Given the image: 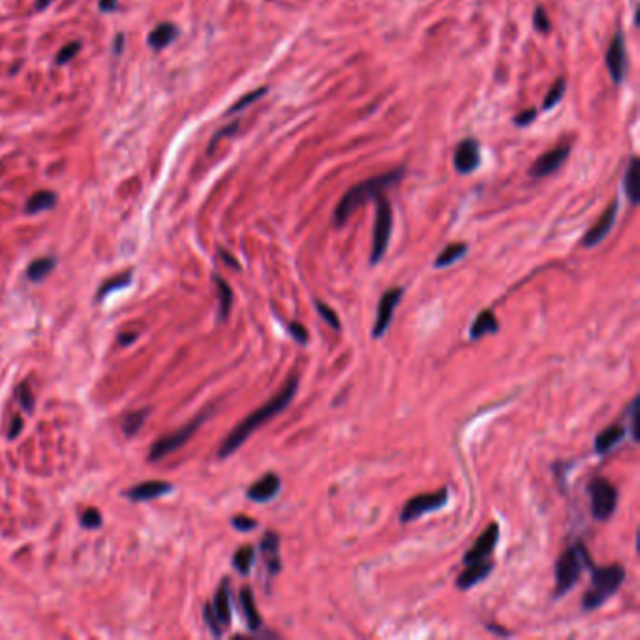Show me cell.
I'll return each mask as SVG.
<instances>
[{"label":"cell","instance_id":"cell-1","mask_svg":"<svg viewBox=\"0 0 640 640\" xmlns=\"http://www.w3.org/2000/svg\"><path fill=\"white\" fill-rule=\"evenodd\" d=\"M298 391V378L293 374L290 379H287V383L284 385V389L280 391L278 394H274L272 398H270L265 406H261L259 409H255L252 413L248 415L244 421L237 424L235 428L231 430V434L224 439V444L220 445V451H218V459H227L229 455L239 449L240 445L246 441L248 437L254 434L255 430L259 428L261 424L265 422H269L272 417H277L284 411L285 407L290 406L291 400L295 398V394Z\"/></svg>","mask_w":640,"mask_h":640},{"label":"cell","instance_id":"cell-2","mask_svg":"<svg viewBox=\"0 0 640 640\" xmlns=\"http://www.w3.org/2000/svg\"><path fill=\"white\" fill-rule=\"evenodd\" d=\"M404 175H406V169L398 168L394 169V171H389V173H381L376 175V177H370V179H366L361 184H357L351 190H348L344 197L338 201L335 209V226H344L346 222L349 220V216L353 214V212L359 209V207H363L366 201H370V199H376L379 194H383L389 186H393L396 182H400L404 179Z\"/></svg>","mask_w":640,"mask_h":640},{"label":"cell","instance_id":"cell-3","mask_svg":"<svg viewBox=\"0 0 640 640\" xmlns=\"http://www.w3.org/2000/svg\"><path fill=\"white\" fill-rule=\"evenodd\" d=\"M591 571V586L584 593L582 599V609L584 611H596L597 606L611 599L618 588L626 580V571L619 565H611V567H596L593 563L589 565Z\"/></svg>","mask_w":640,"mask_h":640},{"label":"cell","instance_id":"cell-4","mask_svg":"<svg viewBox=\"0 0 640 640\" xmlns=\"http://www.w3.org/2000/svg\"><path fill=\"white\" fill-rule=\"evenodd\" d=\"M591 563L593 561L589 558V552L582 541L569 546L560 556V560L556 561V591H554L556 597L565 596L580 578L582 571L588 569Z\"/></svg>","mask_w":640,"mask_h":640},{"label":"cell","instance_id":"cell-5","mask_svg":"<svg viewBox=\"0 0 640 640\" xmlns=\"http://www.w3.org/2000/svg\"><path fill=\"white\" fill-rule=\"evenodd\" d=\"M393 233V209L391 203L383 194L376 197V222H374V235H372V250H370V263L378 265L391 240Z\"/></svg>","mask_w":640,"mask_h":640},{"label":"cell","instance_id":"cell-6","mask_svg":"<svg viewBox=\"0 0 640 640\" xmlns=\"http://www.w3.org/2000/svg\"><path fill=\"white\" fill-rule=\"evenodd\" d=\"M203 616L214 637H222L224 629L229 627V624H231V591H229L227 578H224L220 588L216 589L212 604H205Z\"/></svg>","mask_w":640,"mask_h":640},{"label":"cell","instance_id":"cell-7","mask_svg":"<svg viewBox=\"0 0 640 640\" xmlns=\"http://www.w3.org/2000/svg\"><path fill=\"white\" fill-rule=\"evenodd\" d=\"M589 503H591V515L596 520H609L616 511L618 503V492L611 481L604 477H596L589 481L588 485Z\"/></svg>","mask_w":640,"mask_h":640},{"label":"cell","instance_id":"cell-8","mask_svg":"<svg viewBox=\"0 0 640 640\" xmlns=\"http://www.w3.org/2000/svg\"><path fill=\"white\" fill-rule=\"evenodd\" d=\"M207 417H209V411H203V413H199V417H196V419L192 422H188V424H184V426L177 430V432L160 437V439L153 445L151 452H149V460H151V462H158V460L168 457V455L175 452L177 449H181L182 445L186 444L190 437L196 434L197 428L203 424V421Z\"/></svg>","mask_w":640,"mask_h":640},{"label":"cell","instance_id":"cell-9","mask_svg":"<svg viewBox=\"0 0 640 640\" xmlns=\"http://www.w3.org/2000/svg\"><path fill=\"white\" fill-rule=\"evenodd\" d=\"M447 500H449V490L447 488H441V490H437L434 494L413 496L411 500H407L404 509H402L400 522L407 524L411 522V520H417V518L426 515V513L444 509L445 505H447Z\"/></svg>","mask_w":640,"mask_h":640},{"label":"cell","instance_id":"cell-10","mask_svg":"<svg viewBox=\"0 0 640 640\" xmlns=\"http://www.w3.org/2000/svg\"><path fill=\"white\" fill-rule=\"evenodd\" d=\"M498 539H500V526L496 522H492L487 530L481 533V537L473 543L472 548L465 552V565H472V563H479V561L487 560L488 556L494 552L496 545H498Z\"/></svg>","mask_w":640,"mask_h":640},{"label":"cell","instance_id":"cell-11","mask_svg":"<svg viewBox=\"0 0 640 640\" xmlns=\"http://www.w3.org/2000/svg\"><path fill=\"white\" fill-rule=\"evenodd\" d=\"M402 293H404L402 287H393V290L385 291V293L381 295V300H379L378 306V318H376L374 331H372L374 338H381V336L387 333V329L391 325V320H393L394 308L400 303Z\"/></svg>","mask_w":640,"mask_h":640},{"label":"cell","instance_id":"cell-12","mask_svg":"<svg viewBox=\"0 0 640 640\" xmlns=\"http://www.w3.org/2000/svg\"><path fill=\"white\" fill-rule=\"evenodd\" d=\"M606 68L611 72L612 81L618 85L626 75V42H624V34L616 32L612 38L611 45L606 49V57H604Z\"/></svg>","mask_w":640,"mask_h":640},{"label":"cell","instance_id":"cell-13","mask_svg":"<svg viewBox=\"0 0 640 640\" xmlns=\"http://www.w3.org/2000/svg\"><path fill=\"white\" fill-rule=\"evenodd\" d=\"M616 216H618V201H612V203L606 207V211L603 212V216L597 220L596 224L589 227V231L584 235L582 246H597V244L611 233V229L614 227V222H616Z\"/></svg>","mask_w":640,"mask_h":640},{"label":"cell","instance_id":"cell-14","mask_svg":"<svg viewBox=\"0 0 640 640\" xmlns=\"http://www.w3.org/2000/svg\"><path fill=\"white\" fill-rule=\"evenodd\" d=\"M479 143H477L475 139L468 138L457 146V153H455V168H457L459 173L470 175L479 166Z\"/></svg>","mask_w":640,"mask_h":640},{"label":"cell","instance_id":"cell-15","mask_svg":"<svg viewBox=\"0 0 640 640\" xmlns=\"http://www.w3.org/2000/svg\"><path fill=\"white\" fill-rule=\"evenodd\" d=\"M569 156V146H558V149H552V151H548L545 153L541 158H539L533 166H531L530 173L531 177H535V179H541V177H548V175H552L554 171H558L561 168V164L567 160Z\"/></svg>","mask_w":640,"mask_h":640},{"label":"cell","instance_id":"cell-16","mask_svg":"<svg viewBox=\"0 0 640 640\" xmlns=\"http://www.w3.org/2000/svg\"><path fill=\"white\" fill-rule=\"evenodd\" d=\"M171 490H173V485L168 481H145V483L126 490L124 496L131 502H149V500H156L160 496L169 494Z\"/></svg>","mask_w":640,"mask_h":640},{"label":"cell","instance_id":"cell-17","mask_svg":"<svg viewBox=\"0 0 640 640\" xmlns=\"http://www.w3.org/2000/svg\"><path fill=\"white\" fill-rule=\"evenodd\" d=\"M280 477L274 473H267L265 477L255 481L252 487L248 488L246 496L255 503H267L280 492Z\"/></svg>","mask_w":640,"mask_h":640},{"label":"cell","instance_id":"cell-18","mask_svg":"<svg viewBox=\"0 0 640 640\" xmlns=\"http://www.w3.org/2000/svg\"><path fill=\"white\" fill-rule=\"evenodd\" d=\"M492 569L494 565L490 563V561H479V563H472V565H468L462 575H459L457 578V588L460 589H470L473 588L475 584H479L481 580H485L490 573H492Z\"/></svg>","mask_w":640,"mask_h":640},{"label":"cell","instance_id":"cell-19","mask_svg":"<svg viewBox=\"0 0 640 640\" xmlns=\"http://www.w3.org/2000/svg\"><path fill=\"white\" fill-rule=\"evenodd\" d=\"M627 428L624 424H612V426H606V428L596 437V451L599 455H604V452L612 451L616 445L626 437Z\"/></svg>","mask_w":640,"mask_h":640},{"label":"cell","instance_id":"cell-20","mask_svg":"<svg viewBox=\"0 0 640 640\" xmlns=\"http://www.w3.org/2000/svg\"><path fill=\"white\" fill-rule=\"evenodd\" d=\"M240 606H242V612H244L248 629H250V631H257V629L261 627V616H259L257 606H255L254 591H252V588H248V586H244V588L240 589Z\"/></svg>","mask_w":640,"mask_h":640},{"label":"cell","instance_id":"cell-21","mask_svg":"<svg viewBox=\"0 0 640 640\" xmlns=\"http://www.w3.org/2000/svg\"><path fill=\"white\" fill-rule=\"evenodd\" d=\"M261 552L263 556L267 558V567H269L270 575H277L278 571H280V558H278V548H280V539H278L277 533H272L269 531L265 537L261 539Z\"/></svg>","mask_w":640,"mask_h":640},{"label":"cell","instance_id":"cell-22","mask_svg":"<svg viewBox=\"0 0 640 640\" xmlns=\"http://www.w3.org/2000/svg\"><path fill=\"white\" fill-rule=\"evenodd\" d=\"M177 36H179V29L173 23H162L149 34V45L160 51L164 47H168L169 44H173Z\"/></svg>","mask_w":640,"mask_h":640},{"label":"cell","instance_id":"cell-23","mask_svg":"<svg viewBox=\"0 0 640 640\" xmlns=\"http://www.w3.org/2000/svg\"><path fill=\"white\" fill-rule=\"evenodd\" d=\"M498 331V320H496V313L492 310H483L477 316V320L473 321L472 331H470V338L472 340H479L483 336L490 335Z\"/></svg>","mask_w":640,"mask_h":640},{"label":"cell","instance_id":"cell-24","mask_svg":"<svg viewBox=\"0 0 640 640\" xmlns=\"http://www.w3.org/2000/svg\"><path fill=\"white\" fill-rule=\"evenodd\" d=\"M55 205H57V194L47 192V190H42V192H36V194L27 201L25 212H27V214H38V212L49 211Z\"/></svg>","mask_w":640,"mask_h":640},{"label":"cell","instance_id":"cell-25","mask_svg":"<svg viewBox=\"0 0 640 640\" xmlns=\"http://www.w3.org/2000/svg\"><path fill=\"white\" fill-rule=\"evenodd\" d=\"M214 284H216V291H218V300H220L218 318H220V321H224V320H227L229 310H231L233 291L226 280H224L222 277H218V274H214Z\"/></svg>","mask_w":640,"mask_h":640},{"label":"cell","instance_id":"cell-26","mask_svg":"<svg viewBox=\"0 0 640 640\" xmlns=\"http://www.w3.org/2000/svg\"><path fill=\"white\" fill-rule=\"evenodd\" d=\"M637 184H639V160H637V158H631V162H629V166H627L626 169V175H624V190H626V196L629 197V201L633 205L639 201Z\"/></svg>","mask_w":640,"mask_h":640},{"label":"cell","instance_id":"cell-27","mask_svg":"<svg viewBox=\"0 0 640 640\" xmlns=\"http://www.w3.org/2000/svg\"><path fill=\"white\" fill-rule=\"evenodd\" d=\"M468 252V246H465L464 242H455V244H449V246H445V250L441 254L437 255L436 263H434V267L436 269H444V267H449L452 263H457L459 259H462Z\"/></svg>","mask_w":640,"mask_h":640},{"label":"cell","instance_id":"cell-28","mask_svg":"<svg viewBox=\"0 0 640 640\" xmlns=\"http://www.w3.org/2000/svg\"><path fill=\"white\" fill-rule=\"evenodd\" d=\"M55 265H57V259H55V257H40V259H36V261H32L29 265L27 278H29L30 282H42V280L55 269Z\"/></svg>","mask_w":640,"mask_h":640},{"label":"cell","instance_id":"cell-29","mask_svg":"<svg viewBox=\"0 0 640 640\" xmlns=\"http://www.w3.org/2000/svg\"><path fill=\"white\" fill-rule=\"evenodd\" d=\"M149 407L145 409H139V411H131L124 417L123 421V432L126 436H133V434H138L139 428L143 426V422L146 421V417H149Z\"/></svg>","mask_w":640,"mask_h":640},{"label":"cell","instance_id":"cell-30","mask_svg":"<svg viewBox=\"0 0 640 640\" xmlns=\"http://www.w3.org/2000/svg\"><path fill=\"white\" fill-rule=\"evenodd\" d=\"M254 546H242L239 552L233 556V567L237 569L240 575H248L252 569V563H254Z\"/></svg>","mask_w":640,"mask_h":640},{"label":"cell","instance_id":"cell-31","mask_svg":"<svg viewBox=\"0 0 640 640\" xmlns=\"http://www.w3.org/2000/svg\"><path fill=\"white\" fill-rule=\"evenodd\" d=\"M130 282H131V270L124 272V274H118L116 278H111V280H107V282L100 287V291H98V300H103V298L107 297V295H111L113 291L123 290V287H126V285H130Z\"/></svg>","mask_w":640,"mask_h":640},{"label":"cell","instance_id":"cell-32","mask_svg":"<svg viewBox=\"0 0 640 640\" xmlns=\"http://www.w3.org/2000/svg\"><path fill=\"white\" fill-rule=\"evenodd\" d=\"M565 87H567V83H565L563 77H560V79L556 81L552 87H550V90H548L543 107H545V110H552L554 105L560 102L561 98H563V94H565Z\"/></svg>","mask_w":640,"mask_h":640},{"label":"cell","instance_id":"cell-33","mask_svg":"<svg viewBox=\"0 0 640 640\" xmlns=\"http://www.w3.org/2000/svg\"><path fill=\"white\" fill-rule=\"evenodd\" d=\"M265 94H267V87H261V88H257V90H252V92H248V94L242 96L239 102L233 103V107L227 111V113L231 115V113L242 111L244 107H248V105H252L254 102H257V100H259V98H261V96H265Z\"/></svg>","mask_w":640,"mask_h":640},{"label":"cell","instance_id":"cell-34","mask_svg":"<svg viewBox=\"0 0 640 640\" xmlns=\"http://www.w3.org/2000/svg\"><path fill=\"white\" fill-rule=\"evenodd\" d=\"M81 526L83 528H87V530H96V528H100L102 526V515H100V511L94 509V507H90L87 509L83 515H81Z\"/></svg>","mask_w":640,"mask_h":640},{"label":"cell","instance_id":"cell-35","mask_svg":"<svg viewBox=\"0 0 640 640\" xmlns=\"http://www.w3.org/2000/svg\"><path fill=\"white\" fill-rule=\"evenodd\" d=\"M316 310H318V313H320L321 318L327 321L329 325L335 329V331H338V329H340V321H338V316L333 312V308H331V306L325 305V303H321V300H316Z\"/></svg>","mask_w":640,"mask_h":640},{"label":"cell","instance_id":"cell-36","mask_svg":"<svg viewBox=\"0 0 640 640\" xmlns=\"http://www.w3.org/2000/svg\"><path fill=\"white\" fill-rule=\"evenodd\" d=\"M17 400H19V404H21V407L27 413L34 411V396H32V391H30L27 383H23L17 389Z\"/></svg>","mask_w":640,"mask_h":640},{"label":"cell","instance_id":"cell-37","mask_svg":"<svg viewBox=\"0 0 640 640\" xmlns=\"http://www.w3.org/2000/svg\"><path fill=\"white\" fill-rule=\"evenodd\" d=\"M533 27L539 30V32H548L550 30V19H548V15H546L545 8L537 6L535 8V12H533Z\"/></svg>","mask_w":640,"mask_h":640},{"label":"cell","instance_id":"cell-38","mask_svg":"<svg viewBox=\"0 0 640 640\" xmlns=\"http://www.w3.org/2000/svg\"><path fill=\"white\" fill-rule=\"evenodd\" d=\"M639 396H635L633 402H631V406H629V419H631V434H633L635 441H639Z\"/></svg>","mask_w":640,"mask_h":640},{"label":"cell","instance_id":"cell-39","mask_svg":"<svg viewBox=\"0 0 640 640\" xmlns=\"http://www.w3.org/2000/svg\"><path fill=\"white\" fill-rule=\"evenodd\" d=\"M79 51V44L77 42H72V44H68L66 47H62V51L57 55V64H66V62H70L75 55Z\"/></svg>","mask_w":640,"mask_h":640},{"label":"cell","instance_id":"cell-40","mask_svg":"<svg viewBox=\"0 0 640 640\" xmlns=\"http://www.w3.org/2000/svg\"><path fill=\"white\" fill-rule=\"evenodd\" d=\"M287 331H290V335L293 336L298 344L305 346V344L308 342V331H306L300 323H297V321H291L290 325H287Z\"/></svg>","mask_w":640,"mask_h":640},{"label":"cell","instance_id":"cell-41","mask_svg":"<svg viewBox=\"0 0 640 640\" xmlns=\"http://www.w3.org/2000/svg\"><path fill=\"white\" fill-rule=\"evenodd\" d=\"M231 524H233V528H237L239 531H250L257 528V520H254V518H248V517H240V515L239 517H233Z\"/></svg>","mask_w":640,"mask_h":640},{"label":"cell","instance_id":"cell-42","mask_svg":"<svg viewBox=\"0 0 640 640\" xmlns=\"http://www.w3.org/2000/svg\"><path fill=\"white\" fill-rule=\"evenodd\" d=\"M237 128H239V123L235 120V123H233L231 126H227V128H224V130H220L218 133L214 136V139H212V141H211V145H209V154L212 153V149L216 146V143H218L220 139L224 138V136H229V133H233V131H237Z\"/></svg>","mask_w":640,"mask_h":640},{"label":"cell","instance_id":"cell-43","mask_svg":"<svg viewBox=\"0 0 640 640\" xmlns=\"http://www.w3.org/2000/svg\"><path fill=\"white\" fill-rule=\"evenodd\" d=\"M535 116H537V111H535V110H526V111H522L520 115L515 116V123H517L518 126H528V124L535 120Z\"/></svg>","mask_w":640,"mask_h":640},{"label":"cell","instance_id":"cell-44","mask_svg":"<svg viewBox=\"0 0 640 640\" xmlns=\"http://www.w3.org/2000/svg\"><path fill=\"white\" fill-rule=\"evenodd\" d=\"M23 430V417L21 415H14V419H12V424H10V432H8V437L10 439H15V437L21 434Z\"/></svg>","mask_w":640,"mask_h":640},{"label":"cell","instance_id":"cell-45","mask_svg":"<svg viewBox=\"0 0 640 640\" xmlns=\"http://www.w3.org/2000/svg\"><path fill=\"white\" fill-rule=\"evenodd\" d=\"M136 338H138V333H128V335H120V336H118V342L124 344V346H128V344L133 342Z\"/></svg>","mask_w":640,"mask_h":640},{"label":"cell","instance_id":"cell-46","mask_svg":"<svg viewBox=\"0 0 640 640\" xmlns=\"http://www.w3.org/2000/svg\"><path fill=\"white\" fill-rule=\"evenodd\" d=\"M100 8L103 12H113L116 8V0H100Z\"/></svg>","mask_w":640,"mask_h":640},{"label":"cell","instance_id":"cell-47","mask_svg":"<svg viewBox=\"0 0 640 640\" xmlns=\"http://www.w3.org/2000/svg\"><path fill=\"white\" fill-rule=\"evenodd\" d=\"M488 631H494L496 635H500V637H509V631H505V629H500V627H496L494 624H487Z\"/></svg>","mask_w":640,"mask_h":640},{"label":"cell","instance_id":"cell-48","mask_svg":"<svg viewBox=\"0 0 640 640\" xmlns=\"http://www.w3.org/2000/svg\"><path fill=\"white\" fill-rule=\"evenodd\" d=\"M220 255H222V257H224V261H226V263H229V265H231V267H235V269H239V263L235 261V259H231V255H227L226 252H224V250H222V252H220Z\"/></svg>","mask_w":640,"mask_h":640}]
</instances>
